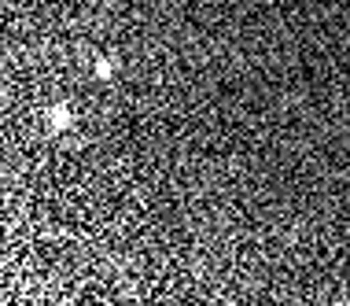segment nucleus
<instances>
[{
  "label": "nucleus",
  "mask_w": 350,
  "mask_h": 306,
  "mask_svg": "<svg viewBox=\"0 0 350 306\" xmlns=\"http://www.w3.org/2000/svg\"><path fill=\"white\" fill-rule=\"evenodd\" d=\"M49 126H52L55 133L70 129V107H67V103H55V107L49 111Z\"/></svg>",
  "instance_id": "nucleus-1"
},
{
  "label": "nucleus",
  "mask_w": 350,
  "mask_h": 306,
  "mask_svg": "<svg viewBox=\"0 0 350 306\" xmlns=\"http://www.w3.org/2000/svg\"><path fill=\"white\" fill-rule=\"evenodd\" d=\"M111 71H115V63H111V60H96V78H107Z\"/></svg>",
  "instance_id": "nucleus-2"
}]
</instances>
